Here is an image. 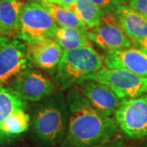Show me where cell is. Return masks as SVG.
I'll return each instance as SVG.
<instances>
[{"mask_svg":"<svg viewBox=\"0 0 147 147\" xmlns=\"http://www.w3.org/2000/svg\"><path fill=\"white\" fill-rule=\"evenodd\" d=\"M119 25L131 42L139 43L147 37V21L142 14L121 4L114 12Z\"/></svg>","mask_w":147,"mask_h":147,"instance_id":"12","label":"cell"},{"mask_svg":"<svg viewBox=\"0 0 147 147\" xmlns=\"http://www.w3.org/2000/svg\"><path fill=\"white\" fill-rule=\"evenodd\" d=\"M144 147H147V146H144Z\"/></svg>","mask_w":147,"mask_h":147,"instance_id":"30","label":"cell"},{"mask_svg":"<svg viewBox=\"0 0 147 147\" xmlns=\"http://www.w3.org/2000/svg\"><path fill=\"white\" fill-rule=\"evenodd\" d=\"M8 86L22 99L37 102L56 92V85L39 70L28 68L17 74Z\"/></svg>","mask_w":147,"mask_h":147,"instance_id":"9","label":"cell"},{"mask_svg":"<svg viewBox=\"0 0 147 147\" xmlns=\"http://www.w3.org/2000/svg\"><path fill=\"white\" fill-rule=\"evenodd\" d=\"M30 126V116L25 110H17L0 124V137H11L25 132Z\"/></svg>","mask_w":147,"mask_h":147,"instance_id":"19","label":"cell"},{"mask_svg":"<svg viewBox=\"0 0 147 147\" xmlns=\"http://www.w3.org/2000/svg\"><path fill=\"white\" fill-rule=\"evenodd\" d=\"M142 15H143V14H142ZM143 16L145 17V19H146V21H147V15H143Z\"/></svg>","mask_w":147,"mask_h":147,"instance_id":"27","label":"cell"},{"mask_svg":"<svg viewBox=\"0 0 147 147\" xmlns=\"http://www.w3.org/2000/svg\"><path fill=\"white\" fill-rule=\"evenodd\" d=\"M69 120L66 96L54 92L38 101L30 119L34 142L41 147H56L63 141Z\"/></svg>","mask_w":147,"mask_h":147,"instance_id":"2","label":"cell"},{"mask_svg":"<svg viewBox=\"0 0 147 147\" xmlns=\"http://www.w3.org/2000/svg\"><path fill=\"white\" fill-rule=\"evenodd\" d=\"M28 47L33 65L45 70L56 68L63 53V49L53 38H47Z\"/></svg>","mask_w":147,"mask_h":147,"instance_id":"13","label":"cell"},{"mask_svg":"<svg viewBox=\"0 0 147 147\" xmlns=\"http://www.w3.org/2000/svg\"><path fill=\"white\" fill-rule=\"evenodd\" d=\"M138 44L141 45L142 48L147 52V37H146L145 38H143L142 41H140V42Z\"/></svg>","mask_w":147,"mask_h":147,"instance_id":"25","label":"cell"},{"mask_svg":"<svg viewBox=\"0 0 147 147\" xmlns=\"http://www.w3.org/2000/svg\"><path fill=\"white\" fill-rule=\"evenodd\" d=\"M100 10L101 16L114 13L117 7L123 4L122 0H92Z\"/></svg>","mask_w":147,"mask_h":147,"instance_id":"20","label":"cell"},{"mask_svg":"<svg viewBox=\"0 0 147 147\" xmlns=\"http://www.w3.org/2000/svg\"><path fill=\"white\" fill-rule=\"evenodd\" d=\"M24 3L21 0H0V35L16 38L20 31Z\"/></svg>","mask_w":147,"mask_h":147,"instance_id":"14","label":"cell"},{"mask_svg":"<svg viewBox=\"0 0 147 147\" xmlns=\"http://www.w3.org/2000/svg\"><path fill=\"white\" fill-rule=\"evenodd\" d=\"M79 85L81 92L100 113L110 117L115 113L121 99L109 87L93 80H86Z\"/></svg>","mask_w":147,"mask_h":147,"instance_id":"11","label":"cell"},{"mask_svg":"<svg viewBox=\"0 0 147 147\" xmlns=\"http://www.w3.org/2000/svg\"><path fill=\"white\" fill-rule=\"evenodd\" d=\"M105 67L122 69L147 78V52L144 49L128 47L109 52L104 58Z\"/></svg>","mask_w":147,"mask_h":147,"instance_id":"10","label":"cell"},{"mask_svg":"<svg viewBox=\"0 0 147 147\" xmlns=\"http://www.w3.org/2000/svg\"><path fill=\"white\" fill-rule=\"evenodd\" d=\"M57 28L51 14L38 0L29 1L22 7L20 31L16 38L30 46L53 38Z\"/></svg>","mask_w":147,"mask_h":147,"instance_id":"4","label":"cell"},{"mask_svg":"<svg viewBox=\"0 0 147 147\" xmlns=\"http://www.w3.org/2000/svg\"><path fill=\"white\" fill-rule=\"evenodd\" d=\"M88 80L106 85L123 100L147 93V78L126 69L103 67Z\"/></svg>","mask_w":147,"mask_h":147,"instance_id":"5","label":"cell"},{"mask_svg":"<svg viewBox=\"0 0 147 147\" xmlns=\"http://www.w3.org/2000/svg\"><path fill=\"white\" fill-rule=\"evenodd\" d=\"M127 0H122V2H123V3L124 2H127Z\"/></svg>","mask_w":147,"mask_h":147,"instance_id":"29","label":"cell"},{"mask_svg":"<svg viewBox=\"0 0 147 147\" xmlns=\"http://www.w3.org/2000/svg\"><path fill=\"white\" fill-rule=\"evenodd\" d=\"M32 65L26 44L18 38L10 39L0 50V86Z\"/></svg>","mask_w":147,"mask_h":147,"instance_id":"8","label":"cell"},{"mask_svg":"<svg viewBox=\"0 0 147 147\" xmlns=\"http://www.w3.org/2000/svg\"><path fill=\"white\" fill-rule=\"evenodd\" d=\"M10 39V38H7V37L5 36H1V35H0V50L2 49V47H3Z\"/></svg>","mask_w":147,"mask_h":147,"instance_id":"24","label":"cell"},{"mask_svg":"<svg viewBox=\"0 0 147 147\" xmlns=\"http://www.w3.org/2000/svg\"><path fill=\"white\" fill-rule=\"evenodd\" d=\"M127 5L130 8L137 11L143 15H147V0H127Z\"/></svg>","mask_w":147,"mask_h":147,"instance_id":"21","label":"cell"},{"mask_svg":"<svg viewBox=\"0 0 147 147\" xmlns=\"http://www.w3.org/2000/svg\"><path fill=\"white\" fill-rule=\"evenodd\" d=\"M66 101L68 126L61 147H102L114 138L115 119L94 108L79 88L69 91Z\"/></svg>","mask_w":147,"mask_h":147,"instance_id":"1","label":"cell"},{"mask_svg":"<svg viewBox=\"0 0 147 147\" xmlns=\"http://www.w3.org/2000/svg\"><path fill=\"white\" fill-rule=\"evenodd\" d=\"M40 3L48 11L53 20L60 27H70L83 31H87V28L82 23V21L69 7H65L49 2H40Z\"/></svg>","mask_w":147,"mask_h":147,"instance_id":"16","label":"cell"},{"mask_svg":"<svg viewBox=\"0 0 147 147\" xmlns=\"http://www.w3.org/2000/svg\"><path fill=\"white\" fill-rule=\"evenodd\" d=\"M53 39L58 42L63 51L74 50L91 45V40L87 36L86 31L70 27L58 26Z\"/></svg>","mask_w":147,"mask_h":147,"instance_id":"15","label":"cell"},{"mask_svg":"<svg viewBox=\"0 0 147 147\" xmlns=\"http://www.w3.org/2000/svg\"><path fill=\"white\" fill-rule=\"evenodd\" d=\"M115 115L117 126L127 137L136 139L147 136V95L123 99Z\"/></svg>","mask_w":147,"mask_h":147,"instance_id":"6","label":"cell"},{"mask_svg":"<svg viewBox=\"0 0 147 147\" xmlns=\"http://www.w3.org/2000/svg\"><path fill=\"white\" fill-rule=\"evenodd\" d=\"M76 0H60L59 5L65 7H69L71 5H73Z\"/></svg>","mask_w":147,"mask_h":147,"instance_id":"23","label":"cell"},{"mask_svg":"<svg viewBox=\"0 0 147 147\" xmlns=\"http://www.w3.org/2000/svg\"><path fill=\"white\" fill-rule=\"evenodd\" d=\"M104 61L92 45L74 50L63 51L61 58L54 69L53 79L61 90L88 79L100 69Z\"/></svg>","mask_w":147,"mask_h":147,"instance_id":"3","label":"cell"},{"mask_svg":"<svg viewBox=\"0 0 147 147\" xmlns=\"http://www.w3.org/2000/svg\"><path fill=\"white\" fill-rule=\"evenodd\" d=\"M91 41L105 51L114 52L131 47V39L127 36L114 13L101 16L100 23L86 31Z\"/></svg>","mask_w":147,"mask_h":147,"instance_id":"7","label":"cell"},{"mask_svg":"<svg viewBox=\"0 0 147 147\" xmlns=\"http://www.w3.org/2000/svg\"><path fill=\"white\" fill-rule=\"evenodd\" d=\"M26 100L10 86H0V124L17 110H26Z\"/></svg>","mask_w":147,"mask_h":147,"instance_id":"17","label":"cell"},{"mask_svg":"<svg viewBox=\"0 0 147 147\" xmlns=\"http://www.w3.org/2000/svg\"><path fill=\"white\" fill-rule=\"evenodd\" d=\"M69 8L82 21L87 30L94 28L100 23L101 13L92 0H76Z\"/></svg>","mask_w":147,"mask_h":147,"instance_id":"18","label":"cell"},{"mask_svg":"<svg viewBox=\"0 0 147 147\" xmlns=\"http://www.w3.org/2000/svg\"><path fill=\"white\" fill-rule=\"evenodd\" d=\"M38 1H40V2H47V0H38Z\"/></svg>","mask_w":147,"mask_h":147,"instance_id":"28","label":"cell"},{"mask_svg":"<svg viewBox=\"0 0 147 147\" xmlns=\"http://www.w3.org/2000/svg\"><path fill=\"white\" fill-rule=\"evenodd\" d=\"M102 147H127L125 143L120 139H114L107 142Z\"/></svg>","mask_w":147,"mask_h":147,"instance_id":"22","label":"cell"},{"mask_svg":"<svg viewBox=\"0 0 147 147\" xmlns=\"http://www.w3.org/2000/svg\"><path fill=\"white\" fill-rule=\"evenodd\" d=\"M47 2H49V3H57V4H58V3H59V2H60V0H47Z\"/></svg>","mask_w":147,"mask_h":147,"instance_id":"26","label":"cell"}]
</instances>
